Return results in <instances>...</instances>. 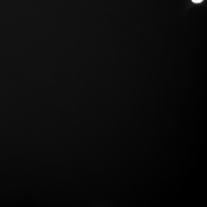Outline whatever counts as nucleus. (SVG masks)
<instances>
[{"label": "nucleus", "instance_id": "obj_1", "mask_svg": "<svg viewBox=\"0 0 207 207\" xmlns=\"http://www.w3.org/2000/svg\"><path fill=\"white\" fill-rule=\"evenodd\" d=\"M191 1L195 3H199L202 2L203 0H191Z\"/></svg>", "mask_w": 207, "mask_h": 207}]
</instances>
